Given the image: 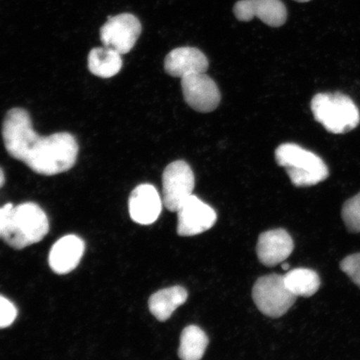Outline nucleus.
<instances>
[{
  "mask_svg": "<svg viewBox=\"0 0 360 360\" xmlns=\"http://www.w3.org/2000/svg\"><path fill=\"white\" fill-rule=\"evenodd\" d=\"M4 183H6V176H4L3 169L0 167V188L4 186Z\"/></svg>",
  "mask_w": 360,
  "mask_h": 360,
  "instance_id": "nucleus-23",
  "label": "nucleus"
},
{
  "mask_svg": "<svg viewBox=\"0 0 360 360\" xmlns=\"http://www.w3.org/2000/svg\"><path fill=\"white\" fill-rule=\"evenodd\" d=\"M142 25L131 13L110 17L101 27V39L103 46L115 49L121 55L131 51L141 34Z\"/></svg>",
  "mask_w": 360,
  "mask_h": 360,
  "instance_id": "nucleus-7",
  "label": "nucleus"
},
{
  "mask_svg": "<svg viewBox=\"0 0 360 360\" xmlns=\"http://www.w3.org/2000/svg\"><path fill=\"white\" fill-rule=\"evenodd\" d=\"M162 201L159 192L152 184H143L132 191L129 199V210L133 221L151 224L160 217Z\"/></svg>",
  "mask_w": 360,
  "mask_h": 360,
  "instance_id": "nucleus-11",
  "label": "nucleus"
},
{
  "mask_svg": "<svg viewBox=\"0 0 360 360\" xmlns=\"http://www.w3.org/2000/svg\"><path fill=\"white\" fill-rule=\"evenodd\" d=\"M341 215L349 232L360 233V193L345 202Z\"/></svg>",
  "mask_w": 360,
  "mask_h": 360,
  "instance_id": "nucleus-19",
  "label": "nucleus"
},
{
  "mask_svg": "<svg viewBox=\"0 0 360 360\" xmlns=\"http://www.w3.org/2000/svg\"><path fill=\"white\" fill-rule=\"evenodd\" d=\"M2 136L8 155L39 174L51 176L66 172L77 160L79 145L73 135L62 132L39 136L29 112L21 108L7 112Z\"/></svg>",
  "mask_w": 360,
  "mask_h": 360,
  "instance_id": "nucleus-1",
  "label": "nucleus"
},
{
  "mask_svg": "<svg viewBox=\"0 0 360 360\" xmlns=\"http://www.w3.org/2000/svg\"><path fill=\"white\" fill-rule=\"evenodd\" d=\"M209 345L208 336L196 326L184 328L180 337L179 357L183 360H200Z\"/></svg>",
  "mask_w": 360,
  "mask_h": 360,
  "instance_id": "nucleus-17",
  "label": "nucleus"
},
{
  "mask_svg": "<svg viewBox=\"0 0 360 360\" xmlns=\"http://www.w3.org/2000/svg\"><path fill=\"white\" fill-rule=\"evenodd\" d=\"M283 277L288 289L297 297L312 296L321 287V278L313 269H292Z\"/></svg>",
  "mask_w": 360,
  "mask_h": 360,
  "instance_id": "nucleus-18",
  "label": "nucleus"
},
{
  "mask_svg": "<svg viewBox=\"0 0 360 360\" xmlns=\"http://www.w3.org/2000/svg\"><path fill=\"white\" fill-rule=\"evenodd\" d=\"M18 310L10 300L0 295V328H6L15 322Z\"/></svg>",
  "mask_w": 360,
  "mask_h": 360,
  "instance_id": "nucleus-21",
  "label": "nucleus"
},
{
  "mask_svg": "<svg viewBox=\"0 0 360 360\" xmlns=\"http://www.w3.org/2000/svg\"><path fill=\"white\" fill-rule=\"evenodd\" d=\"M121 53L110 47L94 48L88 56V67L94 75L109 79L122 69Z\"/></svg>",
  "mask_w": 360,
  "mask_h": 360,
  "instance_id": "nucleus-16",
  "label": "nucleus"
},
{
  "mask_svg": "<svg viewBox=\"0 0 360 360\" xmlns=\"http://www.w3.org/2000/svg\"><path fill=\"white\" fill-rule=\"evenodd\" d=\"M13 207L12 204H7L0 208V238L3 237L6 231Z\"/></svg>",
  "mask_w": 360,
  "mask_h": 360,
  "instance_id": "nucleus-22",
  "label": "nucleus"
},
{
  "mask_svg": "<svg viewBox=\"0 0 360 360\" xmlns=\"http://www.w3.org/2000/svg\"><path fill=\"white\" fill-rule=\"evenodd\" d=\"M188 292L181 286H173L155 292L148 300L150 311L159 321H166L179 306L186 302Z\"/></svg>",
  "mask_w": 360,
  "mask_h": 360,
  "instance_id": "nucleus-15",
  "label": "nucleus"
},
{
  "mask_svg": "<svg viewBox=\"0 0 360 360\" xmlns=\"http://www.w3.org/2000/svg\"><path fill=\"white\" fill-rule=\"evenodd\" d=\"M162 183L165 208L171 212H177L180 206L193 195L195 174L186 161H174L165 168Z\"/></svg>",
  "mask_w": 360,
  "mask_h": 360,
  "instance_id": "nucleus-6",
  "label": "nucleus"
},
{
  "mask_svg": "<svg viewBox=\"0 0 360 360\" xmlns=\"http://www.w3.org/2000/svg\"><path fill=\"white\" fill-rule=\"evenodd\" d=\"M84 250L85 244L82 238L73 235L63 237L49 252V266L58 274L73 271L82 259Z\"/></svg>",
  "mask_w": 360,
  "mask_h": 360,
  "instance_id": "nucleus-14",
  "label": "nucleus"
},
{
  "mask_svg": "<svg viewBox=\"0 0 360 360\" xmlns=\"http://www.w3.org/2000/svg\"><path fill=\"white\" fill-rule=\"evenodd\" d=\"M314 119L328 132L345 134L360 123V112L351 98L341 93H321L311 101Z\"/></svg>",
  "mask_w": 360,
  "mask_h": 360,
  "instance_id": "nucleus-4",
  "label": "nucleus"
},
{
  "mask_svg": "<svg viewBox=\"0 0 360 360\" xmlns=\"http://www.w3.org/2000/svg\"><path fill=\"white\" fill-rule=\"evenodd\" d=\"M184 101L193 110L209 112L219 105L220 92L217 84L205 73L184 76L181 79Z\"/></svg>",
  "mask_w": 360,
  "mask_h": 360,
  "instance_id": "nucleus-8",
  "label": "nucleus"
},
{
  "mask_svg": "<svg viewBox=\"0 0 360 360\" xmlns=\"http://www.w3.org/2000/svg\"><path fill=\"white\" fill-rule=\"evenodd\" d=\"M289 268H290V264H289L285 263V264H282V269L283 270L289 269Z\"/></svg>",
  "mask_w": 360,
  "mask_h": 360,
  "instance_id": "nucleus-24",
  "label": "nucleus"
},
{
  "mask_svg": "<svg viewBox=\"0 0 360 360\" xmlns=\"http://www.w3.org/2000/svg\"><path fill=\"white\" fill-rule=\"evenodd\" d=\"M342 271L360 289V253L350 255L341 261Z\"/></svg>",
  "mask_w": 360,
  "mask_h": 360,
  "instance_id": "nucleus-20",
  "label": "nucleus"
},
{
  "mask_svg": "<svg viewBox=\"0 0 360 360\" xmlns=\"http://www.w3.org/2000/svg\"><path fill=\"white\" fill-rule=\"evenodd\" d=\"M49 231L46 214L32 202L13 206L3 238L7 245L22 250L43 240Z\"/></svg>",
  "mask_w": 360,
  "mask_h": 360,
  "instance_id": "nucleus-2",
  "label": "nucleus"
},
{
  "mask_svg": "<svg viewBox=\"0 0 360 360\" xmlns=\"http://www.w3.org/2000/svg\"><path fill=\"white\" fill-rule=\"evenodd\" d=\"M209 68L208 58L196 48L182 47L171 51L165 60V70L172 77L205 73Z\"/></svg>",
  "mask_w": 360,
  "mask_h": 360,
  "instance_id": "nucleus-13",
  "label": "nucleus"
},
{
  "mask_svg": "<svg viewBox=\"0 0 360 360\" xmlns=\"http://www.w3.org/2000/svg\"><path fill=\"white\" fill-rule=\"evenodd\" d=\"M276 160L286 169L296 187L316 186L328 177L327 165L321 158L296 143H286L278 146Z\"/></svg>",
  "mask_w": 360,
  "mask_h": 360,
  "instance_id": "nucleus-3",
  "label": "nucleus"
},
{
  "mask_svg": "<svg viewBox=\"0 0 360 360\" xmlns=\"http://www.w3.org/2000/svg\"><path fill=\"white\" fill-rule=\"evenodd\" d=\"M252 296L259 311L270 318L283 316L297 299V296L288 289L285 277L276 274L258 278Z\"/></svg>",
  "mask_w": 360,
  "mask_h": 360,
  "instance_id": "nucleus-5",
  "label": "nucleus"
},
{
  "mask_svg": "<svg viewBox=\"0 0 360 360\" xmlns=\"http://www.w3.org/2000/svg\"><path fill=\"white\" fill-rule=\"evenodd\" d=\"M237 20L249 22L259 18L265 25L281 27L287 20V10L281 0H240L233 6Z\"/></svg>",
  "mask_w": 360,
  "mask_h": 360,
  "instance_id": "nucleus-10",
  "label": "nucleus"
},
{
  "mask_svg": "<svg viewBox=\"0 0 360 360\" xmlns=\"http://www.w3.org/2000/svg\"><path fill=\"white\" fill-rule=\"evenodd\" d=\"M256 250L260 262L273 267L289 257L294 250V242L285 229H273L261 233Z\"/></svg>",
  "mask_w": 360,
  "mask_h": 360,
  "instance_id": "nucleus-12",
  "label": "nucleus"
},
{
  "mask_svg": "<svg viewBox=\"0 0 360 360\" xmlns=\"http://www.w3.org/2000/svg\"><path fill=\"white\" fill-rule=\"evenodd\" d=\"M295 1L300 3H306L310 1V0H295Z\"/></svg>",
  "mask_w": 360,
  "mask_h": 360,
  "instance_id": "nucleus-25",
  "label": "nucleus"
},
{
  "mask_svg": "<svg viewBox=\"0 0 360 360\" xmlns=\"http://www.w3.org/2000/svg\"><path fill=\"white\" fill-rule=\"evenodd\" d=\"M177 213L180 236L200 235L212 228L217 220L214 210L193 195L180 206Z\"/></svg>",
  "mask_w": 360,
  "mask_h": 360,
  "instance_id": "nucleus-9",
  "label": "nucleus"
}]
</instances>
